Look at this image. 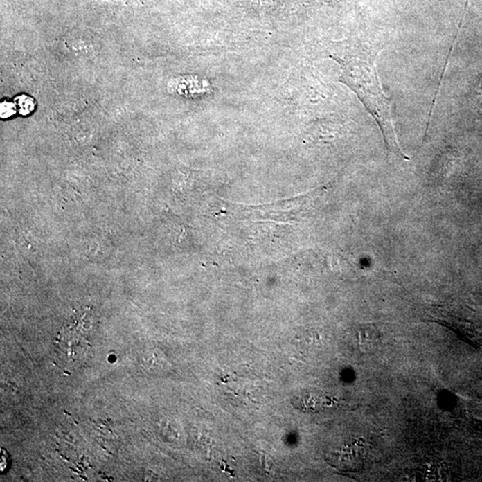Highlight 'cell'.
Listing matches in <instances>:
<instances>
[{
	"instance_id": "obj_3",
	"label": "cell",
	"mask_w": 482,
	"mask_h": 482,
	"mask_svg": "<svg viewBox=\"0 0 482 482\" xmlns=\"http://www.w3.org/2000/svg\"><path fill=\"white\" fill-rule=\"evenodd\" d=\"M380 336L378 330L372 326L364 327L358 332L357 343L363 352L375 350L378 346Z\"/></svg>"
},
{
	"instance_id": "obj_2",
	"label": "cell",
	"mask_w": 482,
	"mask_h": 482,
	"mask_svg": "<svg viewBox=\"0 0 482 482\" xmlns=\"http://www.w3.org/2000/svg\"><path fill=\"white\" fill-rule=\"evenodd\" d=\"M330 462L344 471H357L364 463V451L354 445H348L330 454Z\"/></svg>"
},
{
	"instance_id": "obj_5",
	"label": "cell",
	"mask_w": 482,
	"mask_h": 482,
	"mask_svg": "<svg viewBox=\"0 0 482 482\" xmlns=\"http://www.w3.org/2000/svg\"><path fill=\"white\" fill-rule=\"evenodd\" d=\"M15 107L13 105L10 103H7V102H5V103H2L1 105V116L2 117H8L12 116V114H14L15 113Z\"/></svg>"
},
{
	"instance_id": "obj_1",
	"label": "cell",
	"mask_w": 482,
	"mask_h": 482,
	"mask_svg": "<svg viewBox=\"0 0 482 482\" xmlns=\"http://www.w3.org/2000/svg\"><path fill=\"white\" fill-rule=\"evenodd\" d=\"M379 51L363 42L342 45L332 55L341 67V80L357 94L382 132L386 148L395 156L409 160L398 144L392 119L391 102L385 95L377 73Z\"/></svg>"
},
{
	"instance_id": "obj_6",
	"label": "cell",
	"mask_w": 482,
	"mask_h": 482,
	"mask_svg": "<svg viewBox=\"0 0 482 482\" xmlns=\"http://www.w3.org/2000/svg\"><path fill=\"white\" fill-rule=\"evenodd\" d=\"M1 467H0V470L3 471V470L6 469V466H7V458H6V456H3V452L1 451Z\"/></svg>"
},
{
	"instance_id": "obj_4",
	"label": "cell",
	"mask_w": 482,
	"mask_h": 482,
	"mask_svg": "<svg viewBox=\"0 0 482 482\" xmlns=\"http://www.w3.org/2000/svg\"><path fill=\"white\" fill-rule=\"evenodd\" d=\"M15 102H17L18 110L21 114H27L34 109L33 100L28 96H20Z\"/></svg>"
}]
</instances>
